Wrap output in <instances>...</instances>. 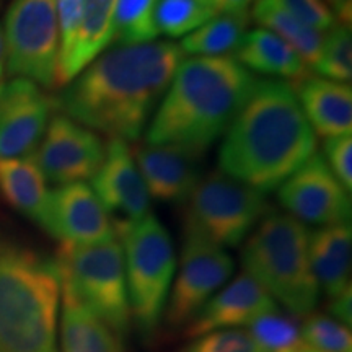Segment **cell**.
I'll return each instance as SVG.
<instances>
[{"label": "cell", "instance_id": "obj_19", "mask_svg": "<svg viewBox=\"0 0 352 352\" xmlns=\"http://www.w3.org/2000/svg\"><path fill=\"white\" fill-rule=\"evenodd\" d=\"M232 57L252 74L284 80L290 85H296L310 76L308 65L294 47L259 26L245 33Z\"/></svg>", "mask_w": 352, "mask_h": 352}, {"label": "cell", "instance_id": "obj_2", "mask_svg": "<svg viewBox=\"0 0 352 352\" xmlns=\"http://www.w3.org/2000/svg\"><path fill=\"white\" fill-rule=\"evenodd\" d=\"M318 148L290 83L259 78L219 148V171L267 195Z\"/></svg>", "mask_w": 352, "mask_h": 352}, {"label": "cell", "instance_id": "obj_29", "mask_svg": "<svg viewBox=\"0 0 352 352\" xmlns=\"http://www.w3.org/2000/svg\"><path fill=\"white\" fill-rule=\"evenodd\" d=\"M314 70L318 77L349 83L352 78V34L351 26L338 23L324 33L318 60Z\"/></svg>", "mask_w": 352, "mask_h": 352}, {"label": "cell", "instance_id": "obj_1", "mask_svg": "<svg viewBox=\"0 0 352 352\" xmlns=\"http://www.w3.org/2000/svg\"><path fill=\"white\" fill-rule=\"evenodd\" d=\"M183 59L171 41L107 50L52 96L54 111L108 139L134 142L147 129Z\"/></svg>", "mask_w": 352, "mask_h": 352}, {"label": "cell", "instance_id": "obj_14", "mask_svg": "<svg viewBox=\"0 0 352 352\" xmlns=\"http://www.w3.org/2000/svg\"><path fill=\"white\" fill-rule=\"evenodd\" d=\"M52 96L26 78H13L0 90V158L32 155L41 142L51 113Z\"/></svg>", "mask_w": 352, "mask_h": 352}, {"label": "cell", "instance_id": "obj_17", "mask_svg": "<svg viewBox=\"0 0 352 352\" xmlns=\"http://www.w3.org/2000/svg\"><path fill=\"white\" fill-rule=\"evenodd\" d=\"M274 310L277 303L267 290L252 276L241 272L206 302L184 327V336L192 340L217 329L248 328L259 316Z\"/></svg>", "mask_w": 352, "mask_h": 352}, {"label": "cell", "instance_id": "obj_24", "mask_svg": "<svg viewBox=\"0 0 352 352\" xmlns=\"http://www.w3.org/2000/svg\"><path fill=\"white\" fill-rule=\"evenodd\" d=\"M252 19L259 28L274 33L297 51L308 69H314L321 52L323 33L303 25L277 0H256L252 7Z\"/></svg>", "mask_w": 352, "mask_h": 352}, {"label": "cell", "instance_id": "obj_12", "mask_svg": "<svg viewBox=\"0 0 352 352\" xmlns=\"http://www.w3.org/2000/svg\"><path fill=\"white\" fill-rule=\"evenodd\" d=\"M277 199L285 214L302 223L320 227L351 223V192L338 182L318 152L277 188Z\"/></svg>", "mask_w": 352, "mask_h": 352}, {"label": "cell", "instance_id": "obj_8", "mask_svg": "<svg viewBox=\"0 0 352 352\" xmlns=\"http://www.w3.org/2000/svg\"><path fill=\"white\" fill-rule=\"evenodd\" d=\"M266 195L222 171L202 176L186 202L184 235L235 248L270 212Z\"/></svg>", "mask_w": 352, "mask_h": 352}, {"label": "cell", "instance_id": "obj_37", "mask_svg": "<svg viewBox=\"0 0 352 352\" xmlns=\"http://www.w3.org/2000/svg\"><path fill=\"white\" fill-rule=\"evenodd\" d=\"M331 8L336 20H340L338 23L351 26V0H324Z\"/></svg>", "mask_w": 352, "mask_h": 352}, {"label": "cell", "instance_id": "obj_11", "mask_svg": "<svg viewBox=\"0 0 352 352\" xmlns=\"http://www.w3.org/2000/svg\"><path fill=\"white\" fill-rule=\"evenodd\" d=\"M104 151L107 142L98 132L63 113H56L33 157L46 182L63 186L94 178L103 162Z\"/></svg>", "mask_w": 352, "mask_h": 352}, {"label": "cell", "instance_id": "obj_22", "mask_svg": "<svg viewBox=\"0 0 352 352\" xmlns=\"http://www.w3.org/2000/svg\"><path fill=\"white\" fill-rule=\"evenodd\" d=\"M59 352H124V340L94 311L69 294L60 292Z\"/></svg>", "mask_w": 352, "mask_h": 352}, {"label": "cell", "instance_id": "obj_32", "mask_svg": "<svg viewBox=\"0 0 352 352\" xmlns=\"http://www.w3.org/2000/svg\"><path fill=\"white\" fill-rule=\"evenodd\" d=\"M277 2L315 32L324 34L334 25H338L336 16L324 0H277Z\"/></svg>", "mask_w": 352, "mask_h": 352}, {"label": "cell", "instance_id": "obj_39", "mask_svg": "<svg viewBox=\"0 0 352 352\" xmlns=\"http://www.w3.org/2000/svg\"><path fill=\"white\" fill-rule=\"evenodd\" d=\"M201 2H204L206 6H209V7H210V0H201ZM210 8H212V7H210ZM212 10H214V8H212ZM215 13H217V12H215Z\"/></svg>", "mask_w": 352, "mask_h": 352}, {"label": "cell", "instance_id": "obj_6", "mask_svg": "<svg viewBox=\"0 0 352 352\" xmlns=\"http://www.w3.org/2000/svg\"><path fill=\"white\" fill-rule=\"evenodd\" d=\"M114 228L124 253L131 320L144 338H152L165 315L178 264L173 240L153 214Z\"/></svg>", "mask_w": 352, "mask_h": 352}, {"label": "cell", "instance_id": "obj_15", "mask_svg": "<svg viewBox=\"0 0 352 352\" xmlns=\"http://www.w3.org/2000/svg\"><path fill=\"white\" fill-rule=\"evenodd\" d=\"M90 186L114 226L138 222L151 214V195L126 140L108 139L104 158Z\"/></svg>", "mask_w": 352, "mask_h": 352}, {"label": "cell", "instance_id": "obj_26", "mask_svg": "<svg viewBox=\"0 0 352 352\" xmlns=\"http://www.w3.org/2000/svg\"><path fill=\"white\" fill-rule=\"evenodd\" d=\"M157 3L158 0H118L114 10L113 44L139 46L157 41Z\"/></svg>", "mask_w": 352, "mask_h": 352}, {"label": "cell", "instance_id": "obj_30", "mask_svg": "<svg viewBox=\"0 0 352 352\" xmlns=\"http://www.w3.org/2000/svg\"><path fill=\"white\" fill-rule=\"evenodd\" d=\"M300 333L303 342L315 352H352L349 327L328 315L305 316Z\"/></svg>", "mask_w": 352, "mask_h": 352}, {"label": "cell", "instance_id": "obj_38", "mask_svg": "<svg viewBox=\"0 0 352 352\" xmlns=\"http://www.w3.org/2000/svg\"><path fill=\"white\" fill-rule=\"evenodd\" d=\"M7 83V47L6 38H3V30L0 25V90Z\"/></svg>", "mask_w": 352, "mask_h": 352}, {"label": "cell", "instance_id": "obj_3", "mask_svg": "<svg viewBox=\"0 0 352 352\" xmlns=\"http://www.w3.org/2000/svg\"><path fill=\"white\" fill-rule=\"evenodd\" d=\"M258 80L232 56L183 59L145 129V142L206 153L226 134Z\"/></svg>", "mask_w": 352, "mask_h": 352}, {"label": "cell", "instance_id": "obj_9", "mask_svg": "<svg viewBox=\"0 0 352 352\" xmlns=\"http://www.w3.org/2000/svg\"><path fill=\"white\" fill-rule=\"evenodd\" d=\"M7 76L54 88L59 65L56 0H12L2 26Z\"/></svg>", "mask_w": 352, "mask_h": 352}, {"label": "cell", "instance_id": "obj_16", "mask_svg": "<svg viewBox=\"0 0 352 352\" xmlns=\"http://www.w3.org/2000/svg\"><path fill=\"white\" fill-rule=\"evenodd\" d=\"M138 168L151 197L168 204H186L204 176V153L179 145H151L147 142L131 147Z\"/></svg>", "mask_w": 352, "mask_h": 352}, {"label": "cell", "instance_id": "obj_31", "mask_svg": "<svg viewBox=\"0 0 352 352\" xmlns=\"http://www.w3.org/2000/svg\"><path fill=\"white\" fill-rule=\"evenodd\" d=\"M179 352H263L248 329H217L192 338Z\"/></svg>", "mask_w": 352, "mask_h": 352}, {"label": "cell", "instance_id": "obj_27", "mask_svg": "<svg viewBox=\"0 0 352 352\" xmlns=\"http://www.w3.org/2000/svg\"><path fill=\"white\" fill-rule=\"evenodd\" d=\"M217 15L201 0H158L155 25L158 34L184 38Z\"/></svg>", "mask_w": 352, "mask_h": 352}, {"label": "cell", "instance_id": "obj_25", "mask_svg": "<svg viewBox=\"0 0 352 352\" xmlns=\"http://www.w3.org/2000/svg\"><path fill=\"white\" fill-rule=\"evenodd\" d=\"M250 16L217 13L214 19L182 38L178 44L189 57L232 56L248 32Z\"/></svg>", "mask_w": 352, "mask_h": 352}, {"label": "cell", "instance_id": "obj_35", "mask_svg": "<svg viewBox=\"0 0 352 352\" xmlns=\"http://www.w3.org/2000/svg\"><path fill=\"white\" fill-rule=\"evenodd\" d=\"M351 305H352V287H347L344 292L340 294V296L329 298L328 311L329 315H331V318L351 328V323H352Z\"/></svg>", "mask_w": 352, "mask_h": 352}, {"label": "cell", "instance_id": "obj_28", "mask_svg": "<svg viewBox=\"0 0 352 352\" xmlns=\"http://www.w3.org/2000/svg\"><path fill=\"white\" fill-rule=\"evenodd\" d=\"M248 333L263 352H298L308 347L296 320L279 310L254 320Z\"/></svg>", "mask_w": 352, "mask_h": 352}, {"label": "cell", "instance_id": "obj_10", "mask_svg": "<svg viewBox=\"0 0 352 352\" xmlns=\"http://www.w3.org/2000/svg\"><path fill=\"white\" fill-rule=\"evenodd\" d=\"M233 272V259L226 250L209 241L184 235L176 277L165 307L166 324L184 328Z\"/></svg>", "mask_w": 352, "mask_h": 352}, {"label": "cell", "instance_id": "obj_40", "mask_svg": "<svg viewBox=\"0 0 352 352\" xmlns=\"http://www.w3.org/2000/svg\"><path fill=\"white\" fill-rule=\"evenodd\" d=\"M298 352H315V351H311L310 347H307V349H303V351H298Z\"/></svg>", "mask_w": 352, "mask_h": 352}, {"label": "cell", "instance_id": "obj_4", "mask_svg": "<svg viewBox=\"0 0 352 352\" xmlns=\"http://www.w3.org/2000/svg\"><path fill=\"white\" fill-rule=\"evenodd\" d=\"M59 303L56 259L0 235V352H59Z\"/></svg>", "mask_w": 352, "mask_h": 352}, {"label": "cell", "instance_id": "obj_34", "mask_svg": "<svg viewBox=\"0 0 352 352\" xmlns=\"http://www.w3.org/2000/svg\"><path fill=\"white\" fill-rule=\"evenodd\" d=\"M82 3L83 0H56L57 26H59V64L70 54L76 44L82 20Z\"/></svg>", "mask_w": 352, "mask_h": 352}, {"label": "cell", "instance_id": "obj_36", "mask_svg": "<svg viewBox=\"0 0 352 352\" xmlns=\"http://www.w3.org/2000/svg\"><path fill=\"white\" fill-rule=\"evenodd\" d=\"M254 2L256 0H210V7L217 13L250 16Z\"/></svg>", "mask_w": 352, "mask_h": 352}, {"label": "cell", "instance_id": "obj_33", "mask_svg": "<svg viewBox=\"0 0 352 352\" xmlns=\"http://www.w3.org/2000/svg\"><path fill=\"white\" fill-rule=\"evenodd\" d=\"M336 176L338 182L351 192L352 189V138L351 134L336 135L324 139L323 153H321Z\"/></svg>", "mask_w": 352, "mask_h": 352}, {"label": "cell", "instance_id": "obj_7", "mask_svg": "<svg viewBox=\"0 0 352 352\" xmlns=\"http://www.w3.org/2000/svg\"><path fill=\"white\" fill-rule=\"evenodd\" d=\"M54 259L60 292L87 305L124 340L131 327V307L120 240L94 245L60 243Z\"/></svg>", "mask_w": 352, "mask_h": 352}, {"label": "cell", "instance_id": "obj_20", "mask_svg": "<svg viewBox=\"0 0 352 352\" xmlns=\"http://www.w3.org/2000/svg\"><path fill=\"white\" fill-rule=\"evenodd\" d=\"M118 0H83L78 34L70 54L57 67L56 87L72 82L88 64L113 44L114 10Z\"/></svg>", "mask_w": 352, "mask_h": 352}, {"label": "cell", "instance_id": "obj_41", "mask_svg": "<svg viewBox=\"0 0 352 352\" xmlns=\"http://www.w3.org/2000/svg\"><path fill=\"white\" fill-rule=\"evenodd\" d=\"M2 3H3V0H0V7H2Z\"/></svg>", "mask_w": 352, "mask_h": 352}, {"label": "cell", "instance_id": "obj_5", "mask_svg": "<svg viewBox=\"0 0 352 352\" xmlns=\"http://www.w3.org/2000/svg\"><path fill=\"white\" fill-rule=\"evenodd\" d=\"M241 264L290 315L305 318L315 311L320 287L311 271L310 230L300 220L270 210L243 241Z\"/></svg>", "mask_w": 352, "mask_h": 352}, {"label": "cell", "instance_id": "obj_21", "mask_svg": "<svg viewBox=\"0 0 352 352\" xmlns=\"http://www.w3.org/2000/svg\"><path fill=\"white\" fill-rule=\"evenodd\" d=\"M351 223L327 226L310 232V263L318 284L329 298L351 287Z\"/></svg>", "mask_w": 352, "mask_h": 352}, {"label": "cell", "instance_id": "obj_23", "mask_svg": "<svg viewBox=\"0 0 352 352\" xmlns=\"http://www.w3.org/2000/svg\"><path fill=\"white\" fill-rule=\"evenodd\" d=\"M0 195L10 208L41 226L50 189L33 153L0 158Z\"/></svg>", "mask_w": 352, "mask_h": 352}, {"label": "cell", "instance_id": "obj_13", "mask_svg": "<svg viewBox=\"0 0 352 352\" xmlns=\"http://www.w3.org/2000/svg\"><path fill=\"white\" fill-rule=\"evenodd\" d=\"M39 227L65 245H94L118 239L113 219L90 184L83 182L50 191Z\"/></svg>", "mask_w": 352, "mask_h": 352}, {"label": "cell", "instance_id": "obj_18", "mask_svg": "<svg viewBox=\"0 0 352 352\" xmlns=\"http://www.w3.org/2000/svg\"><path fill=\"white\" fill-rule=\"evenodd\" d=\"M292 87L316 138L329 139L351 134L352 88L349 83L307 76Z\"/></svg>", "mask_w": 352, "mask_h": 352}]
</instances>
